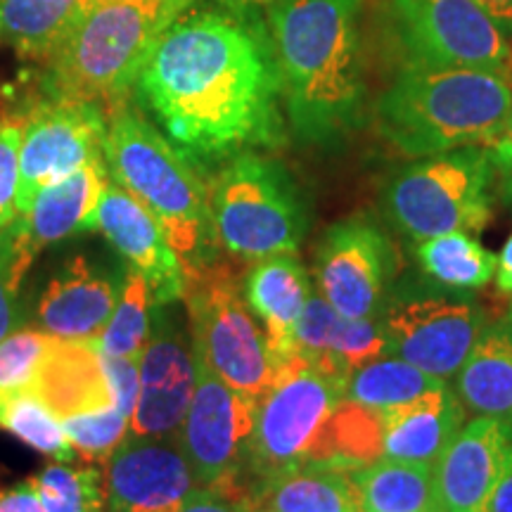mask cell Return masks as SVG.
Masks as SVG:
<instances>
[{"label":"cell","instance_id":"cell-1","mask_svg":"<svg viewBox=\"0 0 512 512\" xmlns=\"http://www.w3.org/2000/svg\"><path fill=\"white\" fill-rule=\"evenodd\" d=\"M133 93L185 157L223 162L285 136L283 88L259 15L188 10L159 36Z\"/></svg>","mask_w":512,"mask_h":512},{"label":"cell","instance_id":"cell-2","mask_svg":"<svg viewBox=\"0 0 512 512\" xmlns=\"http://www.w3.org/2000/svg\"><path fill=\"white\" fill-rule=\"evenodd\" d=\"M361 10L363 0H278L266 10L283 105L304 143H337L361 121Z\"/></svg>","mask_w":512,"mask_h":512},{"label":"cell","instance_id":"cell-3","mask_svg":"<svg viewBox=\"0 0 512 512\" xmlns=\"http://www.w3.org/2000/svg\"><path fill=\"white\" fill-rule=\"evenodd\" d=\"M512 112V83L496 72L458 67L401 69L375 107L382 138L408 157L494 147Z\"/></svg>","mask_w":512,"mask_h":512},{"label":"cell","instance_id":"cell-4","mask_svg":"<svg viewBox=\"0 0 512 512\" xmlns=\"http://www.w3.org/2000/svg\"><path fill=\"white\" fill-rule=\"evenodd\" d=\"M105 164L112 181L162 223L185 278L219 259L209 185L195 171L192 159L128 100L107 112Z\"/></svg>","mask_w":512,"mask_h":512},{"label":"cell","instance_id":"cell-5","mask_svg":"<svg viewBox=\"0 0 512 512\" xmlns=\"http://www.w3.org/2000/svg\"><path fill=\"white\" fill-rule=\"evenodd\" d=\"M183 12V0H100L43 62V95L110 112L128 100L150 50Z\"/></svg>","mask_w":512,"mask_h":512},{"label":"cell","instance_id":"cell-6","mask_svg":"<svg viewBox=\"0 0 512 512\" xmlns=\"http://www.w3.org/2000/svg\"><path fill=\"white\" fill-rule=\"evenodd\" d=\"M214 238L230 259L254 261L297 254L306 233V211L287 169L256 152L228 159L209 183Z\"/></svg>","mask_w":512,"mask_h":512},{"label":"cell","instance_id":"cell-7","mask_svg":"<svg viewBox=\"0 0 512 512\" xmlns=\"http://www.w3.org/2000/svg\"><path fill=\"white\" fill-rule=\"evenodd\" d=\"M498 159L494 147L422 157L384 188V211L415 242L444 233H482L491 221Z\"/></svg>","mask_w":512,"mask_h":512},{"label":"cell","instance_id":"cell-8","mask_svg":"<svg viewBox=\"0 0 512 512\" xmlns=\"http://www.w3.org/2000/svg\"><path fill=\"white\" fill-rule=\"evenodd\" d=\"M183 299L195 356L238 392L264 399L278 366L233 266L219 256L188 275Z\"/></svg>","mask_w":512,"mask_h":512},{"label":"cell","instance_id":"cell-9","mask_svg":"<svg viewBox=\"0 0 512 512\" xmlns=\"http://www.w3.org/2000/svg\"><path fill=\"white\" fill-rule=\"evenodd\" d=\"M342 401L344 384L302 358L278 366L271 389L259 401L245 472L254 482H264L318 467L330 420Z\"/></svg>","mask_w":512,"mask_h":512},{"label":"cell","instance_id":"cell-10","mask_svg":"<svg viewBox=\"0 0 512 512\" xmlns=\"http://www.w3.org/2000/svg\"><path fill=\"white\" fill-rule=\"evenodd\" d=\"M392 12L411 64L484 69L510 81L508 31L475 0H392Z\"/></svg>","mask_w":512,"mask_h":512},{"label":"cell","instance_id":"cell-11","mask_svg":"<svg viewBox=\"0 0 512 512\" xmlns=\"http://www.w3.org/2000/svg\"><path fill=\"white\" fill-rule=\"evenodd\" d=\"M197 361L195 394L185 413L178 441L200 489L245 494L242 475L259 401L221 380Z\"/></svg>","mask_w":512,"mask_h":512},{"label":"cell","instance_id":"cell-12","mask_svg":"<svg viewBox=\"0 0 512 512\" xmlns=\"http://www.w3.org/2000/svg\"><path fill=\"white\" fill-rule=\"evenodd\" d=\"M19 147L17 216L48 185L105 159L107 112L81 100L46 98L29 107Z\"/></svg>","mask_w":512,"mask_h":512},{"label":"cell","instance_id":"cell-13","mask_svg":"<svg viewBox=\"0 0 512 512\" xmlns=\"http://www.w3.org/2000/svg\"><path fill=\"white\" fill-rule=\"evenodd\" d=\"M138 368L140 389L128 437H174L181 432L197 382L192 335L176 302L155 304Z\"/></svg>","mask_w":512,"mask_h":512},{"label":"cell","instance_id":"cell-14","mask_svg":"<svg viewBox=\"0 0 512 512\" xmlns=\"http://www.w3.org/2000/svg\"><path fill=\"white\" fill-rule=\"evenodd\" d=\"M392 273L387 235L363 216L335 223L318 245V294L344 318L377 316Z\"/></svg>","mask_w":512,"mask_h":512},{"label":"cell","instance_id":"cell-15","mask_svg":"<svg viewBox=\"0 0 512 512\" xmlns=\"http://www.w3.org/2000/svg\"><path fill=\"white\" fill-rule=\"evenodd\" d=\"M382 323L387 356L451 380L484 332V313L470 302L422 297L394 304Z\"/></svg>","mask_w":512,"mask_h":512},{"label":"cell","instance_id":"cell-16","mask_svg":"<svg viewBox=\"0 0 512 512\" xmlns=\"http://www.w3.org/2000/svg\"><path fill=\"white\" fill-rule=\"evenodd\" d=\"M107 512H178L200 489L174 437H126L102 467Z\"/></svg>","mask_w":512,"mask_h":512},{"label":"cell","instance_id":"cell-17","mask_svg":"<svg viewBox=\"0 0 512 512\" xmlns=\"http://www.w3.org/2000/svg\"><path fill=\"white\" fill-rule=\"evenodd\" d=\"M510 465V427L501 420L475 415L434 463L439 512H486Z\"/></svg>","mask_w":512,"mask_h":512},{"label":"cell","instance_id":"cell-18","mask_svg":"<svg viewBox=\"0 0 512 512\" xmlns=\"http://www.w3.org/2000/svg\"><path fill=\"white\" fill-rule=\"evenodd\" d=\"M95 230L150 283L155 304L183 299L185 273L162 223L114 181L102 190Z\"/></svg>","mask_w":512,"mask_h":512},{"label":"cell","instance_id":"cell-19","mask_svg":"<svg viewBox=\"0 0 512 512\" xmlns=\"http://www.w3.org/2000/svg\"><path fill=\"white\" fill-rule=\"evenodd\" d=\"M124 273L91 256H72L38 297V330L69 342H95L117 309Z\"/></svg>","mask_w":512,"mask_h":512},{"label":"cell","instance_id":"cell-20","mask_svg":"<svg viewBox=\"0 0 512 512\" xmlns=\"http://www.w3.org/2000/svg\"><path fill=\"white\" fill-rule=\"evenodd\" d=\"M311 292L309 273L297 254H273L254 261L242 278V294L264 330L275 366L292 358L294 332Z\"/></svg>","mask_w":512,"mask_h":512},{"label":"cell","instance_id":"cell-21","mask_svg":"<svg viewBox=\"0 0 512 512\" xmlns=\"http://www.w3.org/2000/svg\"><path fill=\"white\" fill-rule=\"evenodd\" d=\"M107 183L110 171L100 159L38 192L29 209L17 216L31 254L38 256L55 242L95 230V214Z\"/></svg>","mask_w":512,"mask_h":512},{"label":"cell","instance_id":"cell-22","mask_svg":"<svg viewBox=\"0 0 512 512\" xmlns=\"http://www.w3.org/2000/svg\"><path fill=\"white\" fill-rule=\"evenodd\" d=\"M382 415V458L434 465L465 425V406L451 387Z\"/></svg>","mask_w":512,"mask_h":512},{"label":"cell","instance_id":"cell-23","mask_svg":"<svg viewBox=\"0 0 512 512\" xmlns=\"http://www.w3.org/2000/svg\"><path fill=\"white\" fill-rule=\"evenodd\" d=\"M31 392L41 396L60 420L114 403L102 354L93 342L55 339Z\"/></svg>","mask_w":512,"mask_h":512},{"label":"cell","instance_id":"cell-24","mask_svg":"<svg viewBox=\"0 0 512 512\" xmlns=\"http://www.w3.org/2000/svg\"><path fill=\"white\" fill-rule=\"evenodd\" d=\"M100 0H0V46L46 62Z\"/></svg>","mask_w":512,"mask_h":512},{"label":"cell","instance_id":"cell-25","mask_svg":"<svg viewBox=\"0 0 512 512\" xmlns=\"http://www.w3.org/2000/svg\"><path fill=\"white\" fill-rule=\"evenodd\" d=\"M465 411L501 420L512 430V335L505 325L484 328L456 375Z\"/></svg>","mask_w":512,"mask_h":512},{"label":"cell","instance_id":"cell-26","mask_svg":"<svg viewBox=\"0 0 512 512\" xmlns=\"http://www.w3.org/2000/svg\"><path fill=\"white\" fill-rule=\"evenodd\" d=\"M245 496L261 512H363L349 472L330 467H304L254 482Z\"/></svg>","mask_w":512,"mask_h":512},{"label":"cell","instance_id":"cell-27","mask_svg":"<svg viewBox=\"0 0 512 512\" xmlns=\"http://www.w3.org/2000/svg\"><path fill=\"white\" fill-rule=\"evenodd\" d=\"M349 475L363 512H439L434 465L380 458Z\"/></svg>","mask_w":512,"mask_h":512},{"label":"cell","instance_id":"cell-28","mask_svg":"<svg viewBox=\"0 0 512 512\" xmlns=\"http://www.w3.org/2000/svg\"><path fill=\"white\" fill-rule=\"evenodd\" d=\"M444 387H448L444 377L420 370L401 358L382 356L351 373L344 384V401L370 408V411H387V408L418 401Z\"/></svg>","mask_w":512,"mask_h":512},{"label":"cell","instance_id":"cell-29","mask_svg":"<svg viewBox=\"0 0 512 512\" xmlns=\"http://www.w3.org/2000/svg\"><path fill=\"white\" fill-rule=\"evenodd\" d=\"M415 254L422 271L453 290H479L496 278L498 256L470 233H444L420 240Z\"/></svg>","mask_w":512,"mask_h":512},{"label":"cell","instance_id":"cell-30","mask_svg":"<svg viewBox=\"0 0 512 512\" xmlns=\"http://www.w3.org/2000/svg\"><path fill=\"white\" fill-rule=\"evenodd\" d=\"M152 311H155V294H152L150 283L136 268L128 266L124 283H121L117 309L93 344L105 356L138 358L147 342V335H150Z\"/></svg>","mask_w":512,"mask_h":512},{"label":"cell","instance_id":"cell-31","mask_svg":"<svg viewBox=\"0 0 512 512\" xmlns=\"http://www.w3.org/2000/svg\"><path fill=\"white\" fill-rule=\"evenodd\" d=\"M29 482L46 512H107L105 479L93 463L55 460Z\"/></svg>","mask_w":512,"mask_h":512},{"label":"cell","instance_id":"cell-32","mask_svg":"<svg viewBox=\"0 0 512 512\" xmlns=\"http://www.w3.org/2000/svg\"><path fill=\"white\" fill-rule=\"evenodd\" d=\"M0 427L15 434L27 446L36 448L43 456L64 460V463L76 458L62 420L31 389L29 392L0 396Z\"/></svg>","mask_w":512,"mask_h":512},{"label":"cell","instance_id":"cell-33","mask_svg":"<svg viewBox=\"0 0 512 512\" xmlns=\"http://www.w3.org/2000/svg\"><path fill=\"white\" fill-rule=\"evenodd\" d=\"M387 356V332L380 316H337L330 332L332 377L347 384L351 373Z\"/></svg>","mask_w":512,"mask_h":512},{"label":"cell","instance_id":"cell-34","mask_svg":"<svg viewBox=\"0 0 512 512\" xmlns=\"http://www.w3.org/2000/svg\"><path fill=\"white\" fill-rule=\"evenodd\" d=\"M69 444L76 458L83 463H102L124 444L131 430V418L119 411L117 406L100 408V411L76 413L62 420Z\"/></svg>","mask_w":512,"mask_h":512},{"label":"cell","instance_id":"cell-35","mask_svg":"<svg viewBox=\"0 0 512 512\" xmlns=\"http://www.w3.org/2000/svg\"><path fill=\"white\" fill-rule=\"evenodd\" d=\"M53 342L55 337L38 328L12 330L8 337L0 339V396L29 392L34 387Z\"/></svg>","mask_w":512,"mask_h":512},{"label":"cell","instance_id":"cell-36","mask_svg":"<svg viewBox=\"0 0 512 512\" xmlns=\"http://www.w3.org/2000/svg\"><path fill=\"white\" fill-rule=\"evenodd\" d=\"M34 259L36 256L24 242L17 219L5 230H0V339L8 337L15 328L19 285Z\"/></svg>","mask_w":512,"mask_h":512},{"label":"cell","instance_id":"cell-37","mask_svg":"<svg viewBox=\"0 0 512 512\" xmlns=\"http://www.w3.org/2000/svg\"><path fill=\"white\" fill-rule=\"evenodd\" d=\"M24 119H0V230H5L17 219V192H19V147H22Z\"/></svg>","mask_w":512,"mask_h":512},{"label":"cell","instance_id":"cell-38","mask_svg":"<svg viewBox=\"0 0 512 512\" xmlns=\"http://www.w3.org/2000/svg\"><path fill=\"white\" fill-rule=\"evenodd\" d=\"M102 363H105L107 380H110L114 406L131 418L133 411H136L138 389H140L138 358H114V356L102 354Z\"/></svg>","mask_w":512,"mask_h":512},{"label":"cell","instance_id":"cell-39","mask_svg":"<svg viewBox=\"0 0 512 512\" xmlns=\"http://www.w3.org/2000/svg\"><path fill=\"white\" fill-rule=\"evenodd\" d=\"M178 512H261L245 494L197 489Z\"/></svg>","mask_w":512,"mask_h":512},{"label":"cell","instance_id":"cell-40","mask_svg":"<svg viewBox=\"0 0 512 512\" xmlns=\"http://www.w3.org/2000/svg\"><path fill=\"white\" fill-rule=\"evenodd\" d=\"M0 512H46L34 484L24 482L10 489H0Z\"/></svg>","mask_w":512,"mask_h":512},{"label":"cell","instance_id":"cell-41","mask_svg":"<svg viewBox=\"0 0 512 512\" xmlns=\"http://www.w3.org/2000/svg\"><path fill=\"white\" fill-rule=\"evenodd\" d=\"M496 287L498 292L512 294V235L505 242L501 254H498V268H496Z\"/></svg>","mask_w":512,"mask_h":512},{"label":"cell","instance_id":"cell-42","mask_svg":"<svg viewBox=\"0 0 512 512\" xmlns=\"http://www.w3.org/2000/svg\"><path fill=\"white\" fill-rule=\"evenodd\" d=\"M477 5H482L498 27L512 34V0H475Z\"/></svg>","mask_w":512,"mask_h":512},{"label":"cell","instance_id":"cell-43","mask_svg":"<svg viewBox=\"0 0 512 512\" xmlns=\"http://www.w3.org/2000/svg\"><path fill=\"white\" fill-rule=\"evenodd\" d=\"M486 512H512V465L508 467L501 482H498L494 496H491Z\"/></svg>","mask_w":512,"mask_h":512},{"label":"cell","instance_id":"cell-44","mask_svg":"<svg viewBox=\"0 0 512 512\" xmlns=\"http://www.w3.org/2000/svg\"><path fill=\"white\" fill-rule=\"evenodd\" d=\"M494 152L498 159V169L505 171V174L512 178V112H510L508 128H505L503 138L494 145Z\"/></svg>","mask_w":512,"mask_h":512},{"label":"cell","instance_id":"cell-45","mask_svg":"<svg viewBox=\"0 0 512 512\" xmlns=\"http://www.w3.org/2000/svg\"><path fill=\"white\" fill-rule=\"evenodd\" d=\"M278 0H216V5L230 12H240V15H259L261 10H268Z\"/></svg>","mask_w":512,"mask_h":512},{"label":"cell","instance_id":"cell-46","mask_svg":"<svg viewBox=\"0 0 512 512\" xmlns=\"http://www.w3.org/2000/svg\"><path fill=\"white\" fill-rule=\"evenodd\" d=\"M505 330H508L510 332V335H512V304H510V311H508V318H505Z\"/></svg>","mask_w":512,"mask_h":512},{"label":"cell","instance_id":"cell-47","mask_svg":"<svg viewBox=\"0 0 512 512\" xmlns=\"http://www.w3.org/2000/svg\"><path fill=\"white\" fill-rule=\"evenodd\" d=\"M183 3H185V5H188V8H190V5H195V3H197V0H183Z\"/></svg>","mask_w":512,"mask_h":512}]
</instances>
